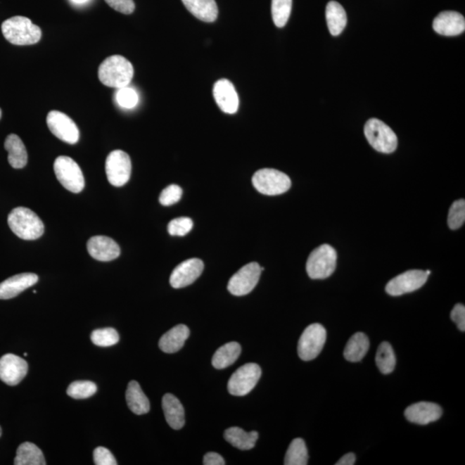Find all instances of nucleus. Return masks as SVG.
Here are the masks:
<instances>
[{"label":"nucleus","instance_id":"nucleus-30","mask_svg":"<svg viewBox=\"0 0 465 465\" xmlns=\"http://www.w3.org/2000/svg\"><path fill=\"white\" fill-rule=\"evenodd\" d=\"M15 465H45L44 453L36 445L25 442L19 445L14 459Z\"/></svg>","mask_w":465,"mask_h":465},{"label":"nucleus","instance_id":"nucleus-11","mask_svg":"<svg viewBox=\"0 0 465 465\" xmlns=\"http://www.w3.org/2000/svg\"><path fill=\"white\" fill-rule=\"evenodd\" d=\"M262 271L264 268L260 267L256 262L246 265L230 279L228 284L229 291L236 297L249 294L259 282Z\"/></svg>","mask_w":465,"mask_h":465},{"label":"nucleus","instance_id":"nucleus-28","mask_svg":"<svg viewBox=\"0 0 465 465\" xmlns=\"http://www.w3.org/2000/svg\"><path fill=\"white\" fill-rule=\"evenodd\" d=\"M224 438L233 447L246 451L255 447L256 441L259 439V433L255 431L248 433L242 428L234 426L226 430Z\"/></svg>","mask_w":465,"mask_h":465},{"label":"nucleus","instance_id":"nucleus-42","mask_svg":"<svg viewBox=\"0 0 465 465\" xmlns=\"http://www.w3.org/2000/svg\"><path fill=\"white\" fill-rule=\"evenodd\" d=\"M451 318L453 322L457 326L461 331L464 332L465 330V307L461 303L457 305L451 313Z\"/></svg>","mask_w":465,"mask_h":465},{"label":"nucleus","instance_id":"nucleus-46","mask_svg":"<svg viewBox=\"0 0 465 465\" xmlns=\"http://www.w3.org/2000/svg\"><path fill=\"white\" fill-rule=\"evenodd\" d=\"M1 117H2V110L1 109H0V119H1Z\"/></svg>","mask_w":465,"mask_h":465},{"label":"nucleus","instance_id":"nucleus-18","mask_svg":"<svg viewBox=\"0 0 465 465\" xmlns=\"http://www.w3.org/2000/svg\"><path fill=\"white\" fill-rule=\"evenodd\" d=\"M434 32L445 37H455L462 34L465 30V19L457 11H443L434 18Z\"/></svg>","mask_w":465,"mask_h":465},{"label":"nucleus","instance_id":"nucleus-3","mask_svg":"<svg viewBox=\"0 0 465 465\" xmlns=\"http://www.w3.org/2000/svg\"><path fill=\"white\" fill-rule=\"evenodd\" d=\"M8 224L11 231L25 241L37 240L44 233V224L39 217L25 207H18L11 210Z\"/></svg>","mask_w":465,"mask_h":465},{"label":"nucleus","instance_id":"nucleus-26","mask_svg":"<svg viewBox=\"0 0 465 465\" xmlns=\"http://www.w3.org/2000/svg\"><path fill=\"white\" fill-rule=\"evenodd\" d=\"M326 19L329 32L333 37L339 36L347 26V13L340 4L336 1H330L326 6Z\"/></svg>","mask_w":465,"mask_h":465},{"label":"nucleus","instance_id":"nucleus-25","mask_svg":"<svg viewBox=\"0 0 465 465\" xmlns=\"http://www.w3.org/2000/svg\"><path fill=\"white\" fill-rule=\"evenodd\" d=\"M126 402L129 409L138 416L149 412V400L146 397L140 384L136 381H132L129 383L126 391Z\"/></svg>","mask_w":465,"mask_h":465},{"label":"nucleus","instance_id":"nucleus-32","mask_svg":"<svg viewBox=\"0 0 465 465\" xmlns=\"http://www.w3.org/2000/svg\"><path fill=\"white\" fill-rule=\"evenodd\" d=\"M309 461V454L305 440L295 439L291 442L286 452L284 464L286 465H306Z\"/></svg>","mask_w":465,"mask_h":465},{"label":"nucleus","instance_id":"nucleus-27","mask_svg":"<svg viewBox=\"0 0 465 465\" xmlns=\"http://www.w3.org/2000/svg\"><path fill=\"white\" fill-rule=\"evenodd\" d=\"M370 340L364 333H356L350 338L344 350L345 359L349 362L356 363L364 359L367 355Z\"/></svg>","mask_w":465,"mask_h":465},{"label":"nucleus","instance_id":"nucleus-33","mask_svg":"<svg viewBox=\"0 0 465 465\" xmlns=\"http://www.w3.org/2000/svg\"><path fill=\"white\" fill-rule=\"evenodd\" d=\"M292 8V0H272V15L274 24L283 28L289 20Z\"/></svg>","mask_w":465,"mask_h":465},{"label":"nucleus","instance_id":"nucleus-12","mask_svg":"<svg viewBox=\"0 0 465 465\" xmlns=\"http://www.w3.org/2000/svg\"><path fill=\"white\" fill-rule=\"evenodd\" d=\"M428 274L421 270H410L400 274L388 283L386 290L388 294L398 295L416 291L428 281Z\"/></svg>","mask_w":465,"mask_h":465},{"label":"nucleus","instance_id":"nucleus-22","mask_svg":"<svg viewBox=\"0 0 465 465\" xmlns=\"http://www.w3.org/2000/svg\"><path fill=\"white\" fill-rule=\"evenodd\" d=\"M163 409L168 425L172 429H181L186 421H184V407L179 400L174 395L169 393L165 395L163 399Z\"/></svg>","mask_w":465,"mask_h":465},{"label":"nucleus","instance_id":"nucleus-43","mask_svg":"<svg viewBox=\"0 0 465 465\" xmlns=\"http://www.w3.org/2000/svg\"><path fill=\"white\" fill-rule=\"evenodd\" d=\"M203 464L205 465H224L225 460L218 453L208 452L203 457Z\"/></svg>","mask_w":465,"mask_h":465},{"label":"nucleus","instance_id":"nucleus-8","mask_svg":"<svg viewBox=\"0 0 465 465\" xmlns=\"http://www.w3.org/2000/svg\"><path fill=\"white\" fill-rule=\"evenodd\" d=\"M326 340V331L324 326L311 324L303 331L298 341V355L303 361L316 359L324 348Z\"/></svg>","mask_w":465,"mask_h":465},{"label":"nucleus","instance_id":"nucleus-23","mask_svg":"<svg viewBox=\"0 0 465 465\" xmlns=\"http://www.w3.org/2000/svg\"><path fill=\"white\" fill-rule=\"evenodd\" d=\"M184 6L194 17L203 22L217 20L218 7L215 0H182Z\"/></svg>","mask_w":465,"mask_h":465},{"label":"nucleus","instance_id":"nucleus-9","mask_svg":"<svg viewBox=\"0 0 465 465\" xmlns=\"http://www.w3.org/2000/svg\"><path fill=\"white\" fill-rule=\"evenodd\" d=\"M260 376L261 369L257 364H246L238 369L230 378L228 390L233 395L243 397L255 389Z\"/></svg>","mask_w":465,"mask_h":465},{"label":"nucleus","instance_id":"nucleus-40","mask_svg":"<svg viewBox=\"0 0 465 465\" xmlns=\"http://www.w3.org/2000/svg\"><path fill=\"white\" fill-rule=\"evenodd\" d=\"M94 459L97 465H117V462L113 453L105 447H97L94 452Z\"/></svg>","mask_w":465,"mask_h":465},{"label":"nucleus","instance_id":"nucleus-29","mask_svg":"<svg viewBox=\"0 0 465 465\" xmlns=\"http://www.w3.org/2000/svg\"><path fill=\"white\" fill-rule=\"evenodd\" d=\"M241 348L237 342H229L217 350L213 356V367L222 370L231 366L240 357Z\"/></svg>","mask_w":465,"mask_h":465},{"label":"nucleus","instance_id":"nucleus-13","mask_svg":"<svg viewBox=\"0 0 465 465\" xmlns=\"http://www.w3.org/2000/svg\"><path fill=\"white\" fill-rule=\"evenodd\" d=\"M47 125L50 132L60 140L68 144H75L79 139L78 126L68 115L58 110L48 114Z\"/></svg>","mask_w":465,"mask_h":465},{"label":"nucleus","instance_id":"nucleus-21","mask_svg":"<svg viewBox=\"0 0 465 465\" xmlns=\"http://www.w3.org/2000/svg\"><path fill=\"white\" fill-rule=\"evenodd\" d=\"M190 336V329L186 325L174 326L160 338L159 347L166 353L179 352L184 347V342Z\"/></svg>","mask_w":465,"mask_h":465},{"label":"nucleus","instance_id":"nucleus-16","mask_svg":"<svg viewBox=\"0 0 465 465\" xmlns=\"http://www.w3.org/2000/svg\"><path fill=\"white\" fill-rule=\"evenodd\" d=\"M213 96L222 111L227 114H234L239 109V97L234 84L229 79H219L214 84Z\"/></svg>","mask_w":465,"mask_h":465},{"label":"nucleus","instance_id":"nucleus-10","mask_svg":"<svg viewBox=\"0 0 465 465\" xmlns=\"http://www.w3.org/2000/svg\"><path fill=\"white\" fill-rule=\"evenodd\" d=\"M132 160L128 153L115 150L107 157L106 172L107 179L113 186L121 187L129 182L132 175Z\"/></svg>","mask_w":465,"mask_h":465},{"label":"nucleus","instance_id":"nucleus-5","mask_svg":"<svg viewBox=\"0 0 465 465\" xmlns=\"http://www.w3.org/2000/svg\"><path fill=\"white\" fill-rule=\"evenodd\" d=\"M364 136L376 151L383 153H391L397 148L398 140L389 126L379 119L371 118L364 125Z\"/></svg>","mask_w":465,"mask_h":465},{"label":"nucleus","instance_id":"nucleus-47","mask_svg":"<svg viewBox=\"0 0 465 465\" xmlns=\"http://www.w3.org/2000/svg\"><path fill=\"white\" fill-rule=\"evenodd\" d=\"M1 435H2V429L1 428H0V437H1Z\"/></svg>","mask_w":465,"mask_h":465},{"label":"nucleus","instance_id":"nucleus-38","mask_svg":"<svg viewBox=\"0 0 465 465\" xmlns=\"http://www.w3.org/2000/svg\"><path fill=\"white\" fill-rule=\"evenodd\" d=\"M193 228V222L189 217L175 218L169 222L168 233L172 236H186Z\"/></svg>","mask_w":465,"mask_h":465},{"label":"nucleus","instance_id":"nucleus-41","mask_svg":"<svg viewBox=\"0 0 465 465\" xmlns=\"http://www.w3.org/2000/svg\"><path fill=\"white\" fill-rule=\"evenodd\" d=\"M111 8L125 15L134 13L136 9L134 0H105Z\"/></svg>","mask_w":465,"mask_h":465},{"label":"nucleus","instance_id":"nucleus-6","mask_svg":"<svg viewBox=\"0 0 465 465\" xmlns=\"http://www.w3.org/2000/svg\"><path fill=\"white\" fill-rule=\"evenodd\" d=\"M255 189L264 195L276 196L290 190L291 180L289 176L276 169L265 168L257 171L253 177Z\"/></svg>","mask_w":465,"mask_h":465},{"label":"nucleus","instance_id":"nucleus-14","mask_svg":"<svg viewBox=\"0 0 465 465\" xmlns=\"http://www.w3.org/2000/svg\"><path fill=\"white\" fill-rule=\"evenodd\" d=\"M28 364L22 357L8 355L0 357V380L7 386H15L25 378Z\"/></svg>","mask_w":465,"mask_h":465},{"label":"nucleus","instance_id":"nucleus-35","mask_svg":"<svg viewBox=\"0 0 465 465\" xmlns=\"http://www.w3.org/2000/svg\"><path fill=\"white\" fill-rule=\"evenodd\" d=\"M97 386L91 381H76L68 386L67 393L74 399H87L97 392Z\"/></svg>","mask_w":465,"mask_h":465},{"label":"nucleus","instance_id":"nucleus-20","mask_svg":"<svg viewBox=\"0 0 465 465\" xmlns=\"http://www.w3.org/2000/svg\"><path fill=\"white\" fill-rule=\"evenodd\" d=\"M38 276L34 274H21L11 276L0 284V299L6 300L17 297L21 292L34 286Z\"/></svg>","mask_w":465,"mask_h":465},{"label":"nucleus","instance_id":"nucleus-7","mask_svg":"<svg viewBox=\"0 0 465 465\" xmlns=\"http://www.w3.org/2000/svg\"><path fill=\"white\" fill-rule=\"evenodd\" d=\"M53 170L58 181L64 188L74 193H79L84 187L82 169L68 156H59L53 164Z\"/></svg>","mask_w":465,"mask_h":465},{"label":"nucleus","instance_id":"nucleus-24","mask_svg":"<svg viewBox=\"0 0 465 465\" xmlns=\"http://www.w3.org/2000/svg\"><path fill=\"white\" fill-rule=\"evenodd\" d=\"M5 148L8 152V161L11 167L16 169L24 168L28 161V153L24 142L17 134H11L6 137Z\"/></svg>","mask_w":465,"mask_h":465},{"label":"nucleus","instance_id":"nucleus-19","mask_svg":"<svg viewBox=\"0 0 465 465\" xmlns=\"http://www.w3.org/2000/svg\"><path fill=\"white\" fill-rule=\"evenodd\" d=\"M441 416L440 406L433 402L414 403L405 410L407 420L418 425H428L439 420Z\"/></svg>","mask_w":465,"mask_h":465},{"label":"nucleus","instance_id":"nucleus-1","mask_svg":"<svg viewBox=\"0 0 465 465\" xmlns=\"http://www.w3.org/2000/svg\"><path fill=\"white\" fill-rule=\"evenodd\" d=\"M134 77L132 63L122 56H113L103 61L98 68V78L111 88L128 87Z\"/></svg>","mask_w":465,"mask_h":465},{"label":"nucleus","instance_id":"nucleus-36","mask_svg":"<svg viewBox=\"0 0 465 465\" xmlns=\"http://www.w3.org/2000/svg\"><path fill=\"white\" fill-rule=\"evenodd\" d=\"M465 222V201L459 199L452 203L449 210L448 226L449 228L455 230L461 228Z\"/></svg>","mask_w":465,"mask_h":465},{"label":"nucleus","instance_id":"nucleus-39","mask_svg":"<svg viewBox=\"0 0 465 465\" xmlns=\"http://www.w3.org/2000/svg\"><path fill=\"white\" fill-rule=\"evenodd\" d=\"M183 191L181 188L177 184H171V186L165 188L161 191L160 196V203L164 206H170L178 203L181 198Z\"/></svg>","mask_w":465,"mask_h":465},{"label":"nucleus","instance_id":"nucleus-31","mask_svg":"<svg viewBox=\"0 0 465 465\" xmlns=\"http://www.w3.org/2000/svg\"><path fill=\"white\" fill-rule=\"evenodd\" d=\"M376 366L383 374H390L393 372L395 367V356L393 348L389 342H383L379 345L376 355Z\"/></svg>","mask_w":465,"mask_h":465},{"label":"nucleus","instance_id":"nucleus-15","mask_svg":"<svg viewBox=\"0 0 465 465\" xmlns=\"http://www.w3.org/2000/svg\"><path fill=\"white\" fill-rule=\"evenodd\" d=\"M203 261L199 259H190L184 261L176 267L170 276V284L174 289L186 287L194 283L203 271Z\"/></svg>","mask_w":465,"mask_h":465},{"label":"nucleus","instance_id":"nucleus-34","mask_svg":"<svg viewBox=\"0 0 465 465\" xmlns=\"http://www.w3.org/2000/svg\"><path fill=\"white\" fill-rule=\"evenodd\" d=\"M91 340L98 347H111L118 343L119 334L116 329L111 328L96 329L91 334Z\"/></svg>","mask_w":465,"mask_h":465},{"label":"nucleus","instance_id":"nucleus-37","mask_svg":"<svg viewBox=\"0 0 465 465\" xmlns=\"http://www.w3.org/2000/svg\"><path fill=\"white\" fill-rule=\"evenodd\" d=\"M118 105L125 109H133L139 101L137 92L128 87L120 88L116 95Z\"/></svg>","mask_w":465,"mask_h":465},{"label":"nucleus","instance_id":"nucleus-2","mask_svg":"<svg viewBox=\"0 0 465 465\" xmlns=\"http://www.w3.org/2000/svg\"><path fill=\"white\" fill-rule=\"evenodd\" d=\"M2 33L11 44L33 45L41 40L40 27L34 25L28 18L15 16L3 22Z\"/></svg>","mask_w":465,"mask_h":465},{"label":"nucleus","instance_id":"nucleus-44","mask_svg":"<svg viewBox=\"0 0 465 465\" xmlns=\"http://www.w3.org/2000/svg\"><path fill=\"white\" fill-rule=\"evenodd\" d=\"M356 456L355 453H348L338 461L336 465H353L355 464Z\"/></svg>","mask_w":465,"mask_h":465},{"label":"nucleus","instance_id":"nucleus-17","mask_svg":"<svg viewBox=\"0 0 465 465\" xmlns=\"http://www.w3.org/2000/svg\"><path fill=\"white\" fill-rule=\"evenodd\" d=\"M87 250L94 259L103 262L116 260L121 249L116 241L107 236H94L87 242Z\"/></svg>","mask_w":465,"mask_h":465},{"label":"nucleus","instance_id":"nucleus-45","mask_svg":"<svg viewBox=\"0 0 465 465\" xmlns=\"http://www.w3.org/2000/svg\"><path fill=\"white\" fill-rule=\"evenodd\" d=\"M76 4H83L84 2H87V0H72Z\"/></svg>","mask_w":465,"mask_h":465},{"label":"nucleus","instance_id":"nucleus-4","mask_svg":"<svg viewBox=\"0 0 465 465\" xmlns=\"http://www.w3.org/2000/svg\"><path fill=\"white\" fill-rule=\"evenodd\" d=\"M337 253L331 246L324 244L310 253L306 265L307 274L312 279H325L336 271Z\"/></svg>","mask_w":465,"mask_h":465}]
</instances>
